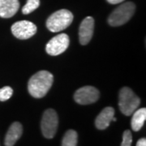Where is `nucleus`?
<instances>
[{
    "mask_svg": "<svg viewBox=\"0 0 146 146\" xmlns=\"http://www.w3.org/2000/svg\"><path fill=\"white\" fill-rule=\"evenodd\" d=\"M58 118L56 111L53 109L46 110L42 116L41 128L43 136L47 139H52L57 132Z\"/></svg>",
    "mask_w": 146,
    "mask_h": 146,
    "instance_id": "39448f33",
    "label": "nucleus"
},
{
    "mask_svg": "<svg viewBox=\"0 0 146 146\" xmlns=\"http://www.w3.org/2000/svg\"><path fill=\"white\" fill-rule=\"evenodd\" d=\"M23 133V127L21 123L15 122L10 126L7 131L4 140L5 146H14L16 141H18L22 136Z\"/></svg>",
    "mask_w": 146,
    "mask_h": 146,
    "instance_id": "9b49d317",
    "label": "nucleus"
},
{
    "mask_svg": "<svg viewBox=\"0 0 146 146\" xmlns=\"http://www.w3.org/2000/svg\"><path fill=\"white\" fill-rule=\"evenodd\" d=\"M146 119V109L141 108L136 110L133 113V116L131 119V128L134 131H139L145 124Z\"/></svg>",
    "mask_w": 146,
    "mask_h": 146,
    "instance_id": "ddd939ff",
    "label": "nucleus"
},
{
    "mask_svg": "<svg viewBox=\"0 0 146 146\" xmlns=\"http://www.w3.org/2000/svg\"><path fill=\"white\" fill-rule=\"evenodd\" d=\"M78 135L75 130H68L63 136L62 146H77Z\"/></svg>",
    "mask_w": 146,
    "mask_h": 146,
    "instance_id": "4468645a",
    "label": "nucleus"
},
{
    "mask_svg": "<svg viewBox=\"0 0 146 146\" xmlns=\"http://www.w3.org/2000/svg\"><path fill=\"white\" fill-rule=\"evenodd\" d=\"M40 6V0H27L25 5L22 8V12L25 15H28L29 13L35 11Z\"/></svg>",
    "mask_w": 146,
    "mask_h": 146,
    "instance_id": "2eb2a0df",
    "label": "nucleus"
},
{
    "mask_svg": "<svg viewBox=\"0 0 146 146\" xmlns=\"http://www.w3.org/2000/svg\"><path fill=\"white\" fill-rule=\"evenodd\" d=\"M124 0H107V2L110 3V4H118L122 2H123Z\"/></svg>",
    "mask_w": 146,
    "mask_h": 146,
    "instance_id": "6ab92c4d",
    "label": "nucleus"
},
{
    "mask_svg": "<svg viewBox=\"0 0 146 146\" xmlns=\"http://www.w3.org/2000/svg\"><path fill=\"white\" fill-rule=\"evenodd\" d=\"M141 104V99L128 87H123L119 94V106L120 111L127 116L134 113Z\"/></svg>",
    "mask_w": 146,
    "mask_h": 146,
    "instance_id": "f03ea898",
    "label": "nucleus"
},
{
    "mask_svg": "<svg viewBox=\"0 0 146 146\" xmlns=\"http://www.w3.org/2000/svg\"><path fill=\"white\" fill-rule=\"evenodd\" d=\"M136 146H146V139L145 138H141L137 141Z\"/></svg>",
    "mask_w": 146,
    "mask_h": 146,
    "instance_id": "a211bd4d",
    "label": "nucleus"
},
{
    "mask_svg": "<svg viewBox=\"0 0 146 146\" xmlns=\"http://www.w3.org/2000/svg\"><path fill=\"white\" fill-rule=\"evenodd\" d=\"M13 94V89L10 86H4L2 89H0V101L5 102L10 99L11 97Z\"/></svg>",
    "mask_w": 146,
    "mask_h": 146,
    "instance_id": "dca6fc26",
    "label": "nucleus"
},
{
    "mask_svg": "<svg viewBox=\"0 0 146 146\" xmlns=\"http://www.w3.org/2000/svg\"><path fill=\"white\" fill-rule=\"evenodd\" d=\"M74 99L80 105H89L99 99V91L93 86H84L76 91Z\"/></svg>",
    "mask_w": 146,
    "mask_h": 146,
    "instance_id": "6e6552de",
    "label": "nucleus"
},
{
    "mask_svg": "<svg viewBox=\"0 0 146 146\" xmlns=\"http://www.w3.org/2000/svg\"><path fill=\"white\" fill-rule=\"evenodd\" d=\"M70 43V39L68 34L61 33L58 34L57 36H54L47 43L46 46V50L48 54L56 56L61 54L68 49Z\"/></svg>",
    "mask_w": 146,
    "mask_h": 146,
    "instance_id": "423d86ee",
    "label": "nucleus"
},
{
    "mask_svg": "<svg viewBox=\"0 0 146 146\" xmlns=\"http://www.w3.org/2000/svg\"><path fill=\"white\" fill-rule=\"evenodd\" d=\"M136 6L131 2H127L112 11L108 18L110 26H120L126 24L135 13Z\"/></svg>",
    "mask_w": 146,
    "mask_h": 146,
    "instance_id": "20e7f679",
    "label": "nucleus"
},
{
    "mask_svg": "<svg viewBox=\"0 0 146 146\" xmlns=\"http://www.w3.org/2000/svg\"><path fill=\"white\" fill-rule=\"evenodd\" d=\"M18 0H0V17L11 18L19 10Z\"/></svg>",
    "mask_w": 146,
    "mask_h": 146,
    "instance_id": "f8f14e48",
    "label": "nucleus"
},
{
    "mask_svg": "<svg viewBox=\"0 0 146 146\" xmlns=\"http://www.w3.org/2000/svg\"><path fill=\"white\" fill-rule=\"evenodd\" d=\"M36 32V26L29 21H17L11 26L13 35L21 40H26L33 36Z\"/></svg>",
    "mask_w": 146,
    "mask_h": 146,
    "instance_id": "0eeeda50",
    "label": "nucleus"
},
{
    "mask_svg": "<svg viewBox=\"0 0 146 146\" xmlns=\"http://www.w3.org/2000/svg\"><path fill=\"white\" fill-rule=\"evenodd\" d=\"M54 82V76L47 71H40L32 76L28 83V90L32 97L42 98L50 89Z\"/></svg>",
    "mask_w": 146,
    "mask_h": 146,
    "instance_id": "f257e3e1",
    "label": "nucleus"
},
{
    "mask_svg": "<svg viewBox=\"0 0 146 146\" xmlns=\"http://www.w3.org/2000/svg\"><path fill=\"white\" fill-rule=\"evenodd\" d=\"M72 21V13L67 9H62L55 11L47 19L46 27L50 31L58 33L70 26Z\"/></svg>",
    "mask_w": 146,
    "mask_h": 146,
    "instance_id": "7ed1b4c3",
    "label": "nucleus"
},
{
    "mask_svg": "<svg viewBox=\"0 0 146 146\" xmlns=\"http://www.w3.org/2000/svg\"><path fill=\"white\" fill-rule=\"evenodd\" d=\"M113 117H115V109L110 106L106 107L96 118L95 120L96 127L99 130L106 129L110 124V122L112 121Z\"/></svg>",
    "mask_w": 146,
    "mask_h": 146,
    "instance_id": "9d476101",
    "label": "nucleus"
},
{
    "mask_svg": "<svg viewBox=\"0 0 146 146\" xmlns=\"http://www.w3.org/2000/svg\"><path fill=\"white\" fill-rule=\"evenodd\" d=\"M94 20L93 17L88 16L84 19L80 25L79 40L81 45H87L94 35Z\"/></svg>",
    "mask_w": 146,
    "mask_h": 146,
    "instance_id": "1a4fd4ad",
    "label": "nucleus"
},
{
    "mask_svg": "<svg viewBox=\"0 0 146 146\" xmlns=\"http://www.w3.org/2000/svg\"><path fill=\"white\" fill-rule=\"evenodd\" d=\"M132 143V135L129 130H126L123 134V141L121 146H131Z\"/></svg>",
    "mask_w": 146,
    "mask_h": 146,
    "instance_id": "f3484780",
    "label": "nucleus"
}]
</instances>
